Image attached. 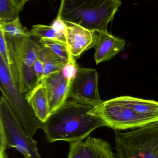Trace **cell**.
Listing matches in <instances>:
<instances>
[{
    "mask_svg": "<svg viewBox=\"0 0 158 158\" xmlns=\"http://www.w3.org/2000/svg\"><path fill=\"white\" fill-rule=\"evenodd\" d=\"M93 108L73 100L66 101L43 123L42 129L47 141L71 143L84 140L95 129L107 127L101 117L89 113Z\"/></svg>",
    "mask_w": 158,
    "mask_h": 158,
    "instance_id": "6da1fadb",
    "label": "cell"
},
{
    "mask_svg": "<svg viewBox=\"0 0 158 158\" xmlns=\"http://www.w3.org/2000/svg\"><path fill=\"white\" fill-rule=\"evenodd\" d=\"M125 40L116 37L107 32H100L95 47L94 59L96 64L109 61L124 50Z\"/></svg>",
    "mask_w": 158,
    "mask_h": 158,
    "instance_id": "8fae6325",
    "label": "cell"
},
{
    "mask_svg": "<svg viewBox=\"0 0 158 158\" xmlns=\"http://www.w3.org/2000/svg\"><path fill=\"white\" fill-rule=\"evenodd\" d=\"M30 32L31 37L55 40L66 44L65 36L56 32L51 26L35 25L32 27Z\"/></svg>",
    "mask_w": 158,
    "mask_h": 158,
    "instance_id": "ac0fdd59",
    "label": "cell"
},
{
    "mask_svg": "<svg viewBox=\"0 0 158 158\" xmlns=\"http://www.w3.org/2000/svg\"><path fill=\"white\" fill-rule=\"evenodd\" d=\"M33 68L37 79L38 82L39 84L42 79L43 72H44V66H43V63L41 61L37 59L34 64Z\"/></svg>",
    "mask_w": 158,
    "mask_h": 158,
    "instance_id": "cb8c5ba5",
    "label": "cell"
},
{
    "mask_svg": "<svg viewBox=\"0 0 158 158\" xmlns=\"http://www.w3.org/2000/svg\"><path fill=\"white\" fill-rule=\"evenodd\" d=\"M51 26L56 32L66 37V30L65 23L59 17H57L54 20Z\"/></svg>",
    "mask_w": 158,
    "mask_h": 158,
    "instance_id": "603a6c76",
    "label": "cell"
},
{
    "mask_svg": "<svg viewBox=\"0 0 158 158\" xmlns=\"http://www.w3.org/2000/svg\"><path fill=\"white\" fill-rule=\"evenodd\" d=\"M89 113L99 116L105 122L107 127L114 130L138 128L155 122L117 102L114 98L103 101L99 106L93 107Z\"/></svg>",
    "mask_w": 158,
    "mask_h": 158,
    "instance_id": "52a82bcc",
    "label": "cell"
},
{
    "mask_svg": "<svg viewBox=\"0 0 158 158\" xmlns=\"http://www.w3.org/2000/svg\"><path fill=\"white\" fill-rule=\"evenodd\" d=\"M1 90L7 100L18 121L30 136L35 135L43 123L37 118L25 97L15 84L4 61L0 58Z\"/></svg>",
    "mask_w": 158,
    "mask_h": 158,
    "instance_id": "8992f818",
    "label": "cell"
},
{
    "mask_svg": "<svg viewBox=\"0 0 158 158\" xmlns=\"http://www.w3.org/2000/svg\"><path fill=\"white\" fill-rule=\"evenodd\" d=\"M68 98L93 107L100 105L103 101L99 94L97 70L79 67L76 76L71 83Z\"/></svg>",
    "mask_w": 158,
    "mask_h": 158,
    "instance_id": "ba28073f",
    "label": "cell"
},
{
    "mask_svg": "<svg viewBox=\"0 0 158 158\" xmlns=\"http://www.w3.org/2000/svg\"><path fill=\"white\" fill-rule=\"evenodd\" d=\"M0 158H8L7 152L4 151H0Z\"/></svg>",
    "mask_w": 158,
    "mask_h": 158,
    "instance_id": "d4e9b609",
    "label": "cell"
},
{
    "mask_svg": "<svg viewBox=\"0 0 158 158\" xmlns=\"http://www.w3.org/2000/svg\"><path fill=\"white\" fill-rule=\"evenodd\" d=\"M64 22L66 26V45L69 53L75 60L86 51L96 46L98 40L97 32Z\"/></svg>",
    "mask_w": 158,
    "mask_h": 158,
    "instance_id": "9c48e42d",
    "label": "cell"
},
{
    "mask_svg": "<svg viewBox=\"0 0 158 158\" xmlns=\"http://www.w3.org/2000/svg\"><path fill=\"white\" fill-rule=\"evenodd\" d=\"M114 99L127 107L133 109L139 114L158 121V102L153 100L142 99L130 96H122Z\"/></svg>",
    "mask_w": 158,
    "mask_h": 158,
    "instance_id": "4fadbf2b",
    "label": "cell"
},
{
    "mask_svg": "<svg viewBox=\"0 0 158 158\" xmlns=\"http://www.w3.org/2000/svg\"><path fill=\"white\" fill-rule=\"evenodd\" d=\"M40 44L48 49L67 63L70 56L66 43L55 40L40 39Z\"/></svg>",
    "mask_w": 158,
    "mask_h": 158,
    "instance_id": "d6986e66",
    "label": "cell"
},
{
    "mask_svg": "<svg viewBox=\"0 0 158 158\" xmlns=\"http://www.w3.org/2000/svg\"><path fill=\"white\" fill-rule=\"evenodd\" d=\"M40 82L46 87L51 114L67 101L72 81L66 79L60 72L43 77Z\"/></svg>",
    "mask_w": 158,
    "mask_h": 158,
    "instance_id": "30bf717a",
    "label": "cell"
},
{
    "mask_svg": "<svg viewBox=\"0 0 158 158\" xmlns=\"http://www.w3.org/2000/svg\"><path fill=\"white\" fill-rule=\"evenodd\" d=\"M85 146L84 158H116L106 140L89 136L85 139Z\"/></svg>",
    "mask_w": 158,
    "mask_h": 158,
    "instance_id": "5bb4252c",
    "label": "cell"
},
{
    "mask_svg": "<svg viewBox=\"0 0 158 158\" xmlns=\"http://www.w3.org/2000/svg\"><path fill=\"white\" fill-rule=\"evenodd\" d=\"M25 98L35 115L41 123H45L51 115L47 90L44 84L40 82L33 89L27 92Z\"/></svg>",
    "mask_w": 158,
    "mask_h": 158,
    "instance_id": "7c38bea8",
    "label": "cell"
},
{
    "mask_svg": "<svg viewBox=\"0 0 158 158\" xmlns=\"http://www.w3.org/2000/svg\"><path fill=\"white\" fill-rule=\"evenodd\" d=\"M0 58L4 61L5 65L10 69L11 65L12 62L10 57V52L8 48V44L6 36L4 32L0 29Z\"/></svg>",
    "mask_w": 158,
    "mask_h": 158,
    "instance_id": "44dd1931",
    "label": "cell"
},
{
    "mask_svg": "<svg viewBox=\"0 0 158 158\" xmlns=\"http://www.w3.org/2000/svg\"><path fill=\"white\" fill-rule=\"evenodd\" d=\"M78 68L75 59L70 54L68 61L62 70L63 75L67 80L72 82L77 74Z\"/></svg>",
    "mask_w": 158,
    "mask_h": 158,
    "instance_id": "ffe728a7",
    "label": "cell"
},
{
    "mask_svg": "<svg viewBox=\"0 0 158 158\" xmlns=\"http://www.w3.org/2000/svg\"><path fill=\"white\" fill-rule=\"evenodd\" d=\"M14 148L25 158H42L37 142L26 132L9 102L3 96L0 99V151Z\"/></svg>",
    "mask_w": 158,
    "mask_h": 158,
    "instance_id": "277c9868",
    "label": "cell"
},
{
    "mask_svg": "<svg viewBox=\"0 0 158 158\" xmlns=\"http://www.w3.org/2000/svg\"><path fill=\"white\" fill-rule=\"evenodd\" d=\"M38 59L44 66L43 77L54 73L61 72L66 62L47 48L39 45Z\"/></svg>",
    "mask_w": 158,
    "mask_h": 158,
    "instance_id": "9a60e30c",
    "label": "cell"
},
{
    "mask_svg": "<svg viewBox=\"0 0 158 158\" xmlns=\"http://www.w3.org/2000/svg\"><path fill=\"white\" fill-rule=\"evenodd\" d=\"M116 158H158V121L135 130L115 132Z\"/></svg>",
    "mask_w": 158,
    "mask_h": 158,
    "instance_id": "5b68a950",
    "label": "cell"
},
{
    "mask_svg": "<svg viewBox=\"0 0 158 158\" xmlns=\"http://www.w3.org/2000/svg\"><path fill=\"white\" fill-rule=\"evenodd\" d=\"M122 4L120 0H63L57 17L88 30L107 32L108 24Z\"/></svg>",
    "mask_w": 158,
    "mask_h": 158,
    "instance_id": "7a4b0ae2",
    "label": "cell"
},
{
    "mask_svg": "<svg viewBox=\"0 0 158 158\" xmlns=\"http://www.w3.org/2000/svg\"><path fill=\"white\" fill-rule=\"evenodd\" d=\"M6 38L12 62L9 72L15 85L23 94L39 84L33 66L38 59L39 44L30 37Z\"/></svg>",
    "mask_w": 158,
    "mask_h": 158,
    "instance_id": "3957f363",
    "label": "cell"
},
{
    "mask_svg": "<svg viewBox=\"0 0 158 158\" xmlns=\"http://www.w3.org/2000/svg\"><path fill=\"white\" fill-rule=\"evenodd\" d=\"M27 0H1L0 23L13 22L19 19V14Z\"/></svg>",
    "mask_w": 158,
    "mask_h": 158,
    "instance_id": "2e32d148",
    "label": "cell"
},
{
    "mask_svg": "<svg viewBox=\"0 0 158 158\" xmlns=\"http://www.w3.org/2000/svg\"><path fill=\"white\" fill-rule=\"evenodd\" d=\"M0 29L4 32L6 37L10 38L31 37L30 31L23 26L19 19L10 23H0Z\"/></svg>",
    "mask_w": 158,
    "mask_h": 158,
    "instance_id": "e0dca14e",
    "label": "cell"
},
{
    "mask_svg": "<svg viewBox=\"0 0 158 158\" xmlns=\"http://www.w3.org/2000/svg\"><path fill=\"white\" fill-rule=\"evenodd\" d=\"M85 141L79 140L70 143L68 158H84Z\"/></svg>",
    "mask_w": 158,
    "mask_h": 158,
    "instance_id": "7402d4cb",
    "label": "cell"
}]
</instances>
